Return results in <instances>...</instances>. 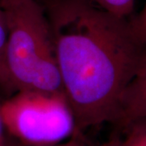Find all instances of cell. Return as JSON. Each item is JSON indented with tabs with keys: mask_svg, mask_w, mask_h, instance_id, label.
<instances>
[{
	"mask_svg": "<svg viewBox=\"0 0 146 146\" xmlns=\"http://www.w3.org/2000/svg\"><path fill=\"white\" fill-rule=\"evenodd\" d=\"M49 21L63 93L76 135L119 119L123 94L146 54L128 18L87 0H48Z\"/></svg>",
	"mask_w": 146,
	"mask_h": 146,
	"instance_id": "cell-1",
	"label": "cell"
},
{
	"mask_svg": "<svg viewBox=\"0 0 146 146\" xmlns=\"http://www.w3.org/2000/svg\"><path fill=\"white\" fill-rule=\"evenodd\" d=\"M98 7L115 16L129 18L132 15L135 0H87Z\"/></svg>",
	"mask_w": 146,
	"mask_h": 146,
	"instance_id": "cell-7",
	"label": "cell"
},
{
	"mask_svg": "<svg viewBox=\"0 0 146 146\" xmlns=\"http://www.w3.org/2000/svg\"><path fill=\"white\" fill-rule=\"evenodd\" d=\"M7 25L3 11L0 8V87L7 92H15L11 81L6 60Z\"/></svg>",
	"mask_w": 146,
	"mask_h": 146,
	"instance_id": "cell-5",
	"label": "cell"
},
{
	"mask_svg": "<svg viewBox=\"0 0 146 146\" xmlns=\"http://www.w3.org/2000/svg\"><path fill=\"white\" fill-rule=\"evenodd\" d=\"M7 146H11V145L10 144H9V145H7Z\"/></svg>",
	"mask_w": 146,
	"mask_h": 146,
	"instance_id": "cell-12",
	"label": "cell"
},
{
	"mask_svg": "<svg viewBox=\"0 0 146 146\" xmlns=\"http://www.w3.org/2000/svg\"><path fill=\"white\" fill-rule=\"evenodd\" d=\"M128 19L136 36L142 43L146 45V3L140 13L130 16Z\"/></svg>",
	"mask_w": 146,
	"mask_h": 146,
	"instance_id": "cell-8",
	"label": "cell"
},
{
	"mask_svg": "<svg viewBox=\"0 0 146 146\" xmlns=\"http://www.w3.org/2000/svg\"><path fill=\"white\" fill-rule=\"evenodd\" d=\"M141 118H146V54L123 94L116 124L124 128L133 120Z\"/></svg>",
	"mask_w": 146,
	"mask_h": 146,
	"instance_id": "cell-4",
	"label": "cell"
},
{
	"mask_svg": "<svg viewBox=\"0 0 146 146\" xmlns=\"http://www.w3.org/2000/svg\"><path fill=\"white\" fill-rule=\"evenodd\" d=\"M54 146H84V145L81 139V135H75L68 141Z\"/></svg>",
	"mask_w": 146,
	"mask_h": 146,
	"instance_id": "cell-9",
	"label": "cell"
},
{
	"mask_svg": "<svg viewBox=\"0 0 146 146\" xmlns=\"http://www.w3.org/2000/svg\"><path fill=\"white\" fill-rule=\"evenodd\" d=\"M5 131V127L1 118V115H0V146H7L9 145V143L7 141V139H6Z\"/></svg>",
	"mask_w": 146,
	"mask_h": 146,
	"instance_id": "cell-10",
	"label": "cell"
},
{
	"mask_svg": "<svg viewBox=\"0 0 146 146\" xmlns=\"http://www.w3.org/2000/svg\"><path fill=\"white\" fill-rule=\"evenodd\" d=\"M99 146H121V141L119 137H114L108 141L105 142Z\"/></svg>",
	"mask_w": 146,
	"mask_h": 146,
	"instance_id": "cell-11",
	"label": "cell"
},
{
	"mask_svg": "<svg viewBox=\"0 0 146 146\" xmlns=\"http://www.w3.org/2000/svg\"><path fill=\"white\" fill-rule=\"evenodd\" d=\"M0 105H1V103H0Z\"/></svg>",
	"mask_w": 146,
	"mask_h": 146,
	"instance_id": "cell-13",
	"label": "cell"
},
{
	"mask_svg": "<svg viewBox=\"0 0 146 146\" xmlns=\"http://www.w3.org/2000/svg\"><path fill=\"white\" fill-rule=\"evenodd\" d=\"M7 25L6 60L13 89L63 93L46 13L35 0H0Z\"/></svg>",
	"mask_w": 146,
	"mask_h": 146,
	"instance_id": "cell-2",
	"label": "cell"
},
{
	"mask_svg": "<svg viewBox=\"0 0 146 146\" xmlns=\"http://www.w3.org/2000/svg\"><path fill=\"white\" fill-rule=\"evenodd\" d=\"M123 129L125 136L120 138L121 146H146V118L133 120Z\"/></svg>",
	"mask_w": 146,
	"mask_h": 146,
	"instance_id": "cell-6",
	"label": "cell"
},
{
	"mask_svg": "<svg viewBox=\"0 0 146 146\" xmlns=\"http://www.w3.org/2000/svg\"><path fill=\"white\" fill-rule=\"evenodd\" d=\"M7 132L25 146H54L76 135L64 93L20 90L0 105Z\"/></svg>",
	"mask_w": 146,
	"mask_h": 146,
	"instance_id": "cell-3",
	"label": "cell"
}]
</instances>
